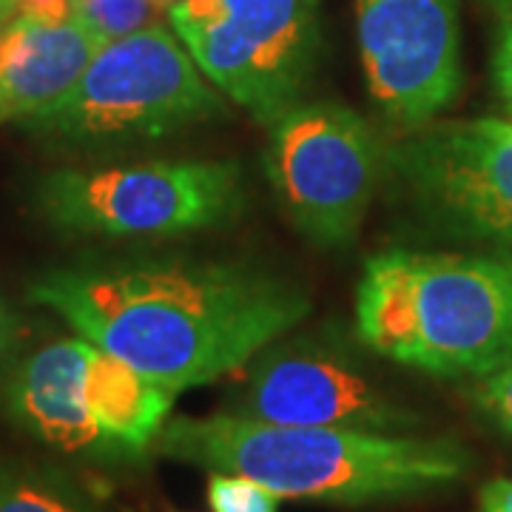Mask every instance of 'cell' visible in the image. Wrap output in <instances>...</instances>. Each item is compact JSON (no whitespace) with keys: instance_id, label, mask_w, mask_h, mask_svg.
<instances>
[{"instance_id":"6da1fadb","label":"cell","mask_w":512,"mask_h":512,"mask_svg":"<svg viewBox=\"0 0 512 512\" xmlns=\"http://www.w3.org/2000/svg\"><path fill=\"white\" fill-rule=\"evenodd\" d=\"M29 299L174 396L251 365L311 313L285 279L188 259L55 268Z\"/></svg>"},{"instance_id":"7a4b0ae2","label":"cell","mask_w":512,"mask_h":512,"mask_svg":"<svg viewBox=\"0 0 512 512\" xmlns=\"http://www.w3.org/2000/svg\"><path fill=\"white\" fill-rule=\"evenodd\" d=\"M163 456L208 473L259 481L276 498L365 507L436 493L467 476L470 456L453 439L288 427L231 410L165 421Z\"/></svg>"},{"instance_id":"3957f363","label":"cell","mask_w":512,"mask_h":512,"mask_svg":"<svg viewBox=\"0 0 512 512\" xmlns=\"http://www.w3.org/2000/svg\"><path fill=\"white\" fill-rule=\"evenodd\" d=\"M373 353L436 376H487L512 356V254H373L356 288Z\"/></svg>"},{"instance_id":"277c9868","label":"cell","mask_w":512,"mask_h":512,"mask_svg":"<svg viewBox=\"0 0 512 512\" xmlns=\"http://www.w3.org/2000/svg\"><path fill=\"white\" fill-rule=\"evenodd\" d=\"M220 114V92L197 69L180 37L148 23L109 40L72 92L23 126L60 143H106L165 137Z\"/></svg>"},{"instance_id":"5b68a950","label":"cell","mask_w":512,"mask_h":512,"mask_svg":"<svg viewBox=\"0 0 512 512\" xmlns=\"http://www.w3.org/2000/svg\"><path fill=\"white\" fill-rule=\"evenodd\" d=\"M242 191L234 160H148L49 171L37 180L35 205L63 234L160 239L231 220Z\"/></svg>"},{"instance_id":"8992f818","label":"cell","mask_w":512,"mask_h":512,"mask_svg":"<svg viewBox=\"0 0 512 512\" xmlns=\"http://www.w3.org/2000/svg\"><path fill=\"white\" fill-rule=\"evenodd\" d=\"M168 20L205 80L271 126L319 52V0H177Z\"/></svg>"},{"instance_id":"52a82bcc","label":"cell","mask_w":512,"mask_h":512,"mask_svg":"<svg viewBox=\"0 0 512 512\" xmlns=\"http://www.w3.org/2000/svg\"><path fill=\"white\" fill-rule=\"evenodd\" d=\"M379 134L342 103H296L268 126L265 171L293 225L316 245H348L384 171Z\"/></svg>"},{"instance_id":"ba28073f","label":"cell","mask_w":512,"mask_h":512,"mask_svg":"<svg viewBox=\"0 0 512 512\" xmlns=\"http://www.w3.org/2000/svg\"><path fill=\"white\" fill-rule=\"evenodd\" d=\"M384 168L430 220L512 254L510 123H427L384 151Z\"/></svg>"},{"instance_id":"9c48e42d","label":"cell","mask_w":512,"mask_h":512,"mask_svg":"<svg viewBox=\"0 0 512 512\" xmlns=\"http://www.w3.org/2000/svg\"><path fill=\"white\" fill-rule=\"evenodd\" d=\"M231 413L288 427L365 433H410L419 424L350 353L305 339H279L251 359L248 379Z\"/></svg>"},{"instance_id":"30bf717a","label":"cell","mask_w":512,"mask_h":512,"mask_svg":"<svg viewBox=\"0 0 512 512\" xmlns=\"http://www.w3.org/2000/svg\"><path fill=\"white\" fill-rule=\"evenodd\" d=\"M353 3L373 100L399 126H427L461 89V0Z\"/></svg>"},{"instance_id":"8fae6325","label":"cell","mask_w":512,"mask_h":512,"mask_svg":"<svg viewBox=\"0 0 512 512\" xmlns=\"http://www.w3.org/2000/svg\"><path fill=\"white\" fill-rule=\"evenodd\" d=\"M89 350L92 342L80 336L57 339L20 359L6 384L12 419L63 453H111L86 402Z\"/></svg>"},{"instance_id":"7c38bea8","label":"cell","mask_w":512,"mask_h":512,"mask_svg":"<svg viewBox=\"0 0 512 512\" xmlns=\"http://www.w3.org/2000/svg\"><path fill=\"white\" fill-rule=\"evenodd\" d=\"M109 40L74 15L66 23L15 18L0 32V123L49 109Z\"/></svg>"},{"instance_id":"4fadbf2b","label":"cell","mask_w":512,"mask_h":512,"mask_svg":"<svg viewBox=\"0 0 512 512\" xmlns=\"http://www.w3.org/2000/svg\"><path fill=\"white\" fill-rule=\"evenodd\" d=\"M86 402L111 453L140 456L160 439L174 393L92 345L86 365Z\"/></svg>"},{"instance_id":"5bb4252c","label":"cell","mask_w":512,"mask_h":512,"mask_svg":"<svg viewBox=\"0 0 512 512\" xmlns=\"http://www.w3.org/2000/svg\"><path fill=\"white\" fill-rule=\"evenodd\" d=\"M0 512H86L63 484L40 473L3 470Z\"/></svg>"},{"instance_id":"9a60e30c","label":"cell","mask_w":512,"mask_h":512,"mask_svg":"<svg viewBox=\"0 0 512 512\" xmlns=\"http://www.w3.org/2000/svg\"><path fill=\"white\" fill-rule=\"evenodd\" d=\"M154 0H74V15L106 40L131 35L148 26Z\"/></svg>"},{"instance_id":"2e32d148","label":"cell","mask_w":512,"mask_h":512,"mask_svg":"<svg viewBox=\"0 0 512 512\" xmlns=\"http://www.w3.org/2000/svg\"><path fill=\"white\" fill-rule=\"evenodd\" d=\"M208 504L214 512H276L279 498L254 478L237 473H211Z\"/></svg>"},{"instance_id":"e0dca14e","label":"cell","mask_w":512,"mask_h":512,"mask_svg":"<svg viewBox=\"0 0 512 512\" xmlns=\"http://www.w3.org/2000/svg\"><path fill=\"white\" fill-rule=\"evenodd\" d=\"M476 399L507 433H512V356L493 373L478 379Z\"/></svg>"},{"instance_id":"ac0fdd59","label":"cell","mask_w":512,"mask_h":512,"mask_svg":"<svg viewBox=\"0 0 512 512\" xmlns=\"http://www.w3.org/2000/svg\"><path fill=\"white\" fill-rule=\"evenodd\" d=\"M495 20V80L512 109V0H490Z\"/></svg>"},{"instance_id":"d6986e66","label":"cell","mask_w":512,"mask_h":512,"mask_svg":"<svg viewBox=\"0 0 512 512\" xmlns=\"http://www.w3.org/2000/svg\"><path fill=\"white\" fill-rule=\"evenodd\" d=\"M23 336H26V325H23L20 313L0 293V370L15 362Z\"/></svg>"},{"instance_id":"ffe728a7","label":"cell","mask_w":512,"mask_h":512,"mask_svg":"<svg viewBox=\"0 0 512 512\" xmlns=\"http://www.w3.org/2000/svg\"><path fill=\"white\" fill-rule=\"evenodd\" d=\"M15 12L37 23H66L74 18V0H15Z\"/></svg>"},{"instance_id":"44dd1931","label":"cell","mask_w":512,"mask_h":512,"mask_svg":"<svg viewBox=\"0 0 512 512\" xmlns=\"http://www.w3.org/2000/svg\"><path fill=\"white\" fill-rule=\"evenodd\" d=\"M478 510L512 512V476L493 478L490 484H484V487H481V495H478Z\"/></svg>"},{"instance_id":"7402d4cb","label":"cell","mask_w":512,"mask_h":512,"mask_svg":"<svg viewBox=\"0 0 512 512\" xmlns=\"http://www.w3.org/2000/svg\"><path fill=\"white\" fill-rule=\"evenodd\" d=\"M15 12V0H0V20H6Z\"/></svg>"},{"instance_id":"603a6c76","label":"cell","mask_w":512,"mask_h":512,"mask_svg":"<svg viewBox=\"0 0 512 512\" xmlns=\"http://www.w3.org/2000/svg\"><path fill=\"white\" fill-rule=\"evenodd\" d=\"M174 3H177V0H154V6H165V9L174 6Z\"/></svg>"}]
</instances>
